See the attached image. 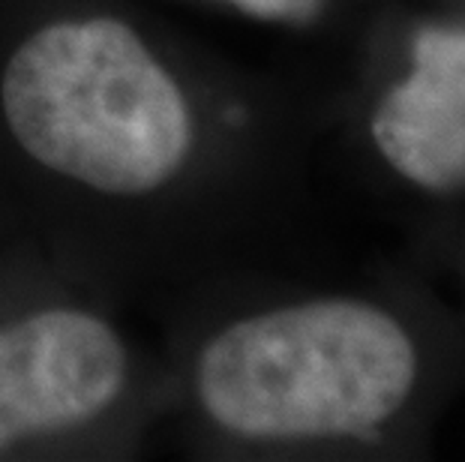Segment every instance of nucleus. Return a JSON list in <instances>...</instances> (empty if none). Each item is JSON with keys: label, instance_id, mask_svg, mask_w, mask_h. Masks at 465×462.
<instances>
[{"label": "nucleus", "instance_id": "f257e3e1", "mask_svg": "<svg viewBox=\"0 0 465 462\" xmlns=\"http://www.w3.org/2000/svg\"><path fill=\"white\" fill-rule=\"evenodd\" d=\"M259 153L241 82L135 0H0V250L117 300L183 294Z\"/></svg>", "mask_w": 465, "mask_h": 462}, {"label": "nucleus", "instance_id": "f03ea898", "mask_svg": "<svg viewBox=\"0 0 465 462\" xmlns=\"http://www.w3.org/2000/svg\"><path fill=\"white\" fill-rule=\"evenodd\" d=\"M165 358V427L190 450L379 445L420 381V349L363 294L220 307L183 298Z\"/></svg>", "mask_w": 465, "mask_h": 462}, {"label": "nucleus", "instance_id": "7ed1b4c3", "mask_svg": "<svg viewBox=\"0 0 465 462\" xmlns=\"http://www.w3.org/2000/svg\"><path fill=\"white\" fill-rule=\"evenodd\" d=\"M165 358L117 298L0 250V462L126 459L165 427Z\"/></svg>", "mask_w": 465, "mask_h": 462}, {"label": "nucleus", "instance_id": "20e7f679", "mask_svg": "<svg viewBox=\"0 0 465 462\" xmlns=\"http://www.w3.org/2000/svg\"><path fill=\"white\" fill-rule=\"evenodd\" d=\"M172 4L220 9V13L282 27V31H315L331 22L342 0H172Z\"/></svg>", "mask_w": 465, "mask_h": 462}]
</instances>
